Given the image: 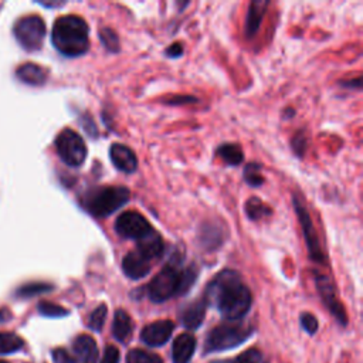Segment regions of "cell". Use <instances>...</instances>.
Listing matches in <instances>:
<instances>
[{"label": "cell", "instance_id": "obj_14", "mask_svg": "<svg viewBox=\"0 0 363 363\" xmlns=\"http://www.w3.org/2000/svg\"><path fill=\"white\" fill-rule=\"evenodd\" d=\"M109 157L113 166L123 173H133L138 169L136 155L122 143H113L111 146Z\"/></svg>", "mask_w": 363, "mask_h": 363}, {"label": "cell", "instance_id": "obj_16", "mask_svg": "<svg viewBox=\"0 0 363 363\" xmlns=\"http://www.w3.org/2000/svg\"><path fill=\"white\" fill-rule=\"evenodd\" d=\"M196 350V337L190 333H182L173 340L172 360L173 363H189Z\"/></svg>", "mask_w": 363, "mask_h": 363}, {"label": "cell", "instance_id": "obj_37", "mask_svg": "<svg viewBox=\"0 0 363 363\" xmlns=\"http://www.w3.org/2000/svg\"><path fill=\"white\" fill-rule=\"evenodd\" d=\"M342 85L343 86H347V88H356V89H360V86H362V78L360 77H357V78H354V79H352V81H342Z\"/></svg>", "mask_w": 363, "mask_h": 363}, {"label": "cell", "instance_id": "obj_28", "mask_svg": "<svg viewBox=\"0 0 363 363\" xmlns=\"http://www.w3.org/2000/svg\"><path fill=\"white\" fill-rule=\"evenodd\" d=\"M38 311L41 315L48 316V318H61V316L68 315V311L65 308L51 303V302H47V301H43L38 303Z\"/></svg>", "mask_w": 363, "mask_h": 363}, {"label": "cell", "instance_id": "obj_1", "mask_svg": "<svg viewBox=\"0 0 363 363\" xmlns=\"http://www.w3.org/2000/svg\"><path fill=\"white\" fill-rule=\"evenodd\" d=\"M203 298L207 305L214 306L224 319L231 322L242 319L252 303L251 291L234 269L220 271L207 285Z\"/></svg>", "mask_w": 363, "mask_h": 363}, {"label": "cell", "instance_id": "obj_2", "mask_svg": "<svg viewBox=\"0 0 363 363\" xmlns=\"http://www.w3.org/2000/svg\"><path fill=\"white\" fill-rule=\"evenodd\" d=\"M184 254L174 250L164 267L147 285V296L152 302H164L173 296L186 294L194 284L199 269L194 264L183 267Z\"/></svg>", "mask_w": 363, "mask_h": 363}, {"label": "cell", "instance_id": "obj_38", "mask_svg": "<svg viewBox=\"0 0 363 363\" xmlns=\"http://www.w3.org/2000/svg\"><path fill=\"white\" fill-rule=\"evenodd\" d=\"M0 363H7V362H4V360H0Z\"/></svg>", "mask_w": 363, "mask_h": 363}, {"label": "cell", "instance_id": "obj_18", "mask_svg": "<svg viewBox=\"0 0 363 363\" xmlns=\"http://www.w3.org/2000/svg\"><path fill=\"white\" fill-rule=\"evenodd\" d=\"M199 241L203 248H207L208 251L216 250L218 245L223 244L224 241V233L223 228L218 227L216 223H208L206 221L200 227L199 233Z\"/></svg>", "mask_w": 363, "mask_h": 363}, {"label": "cell", "instance_id": "obj_20", "mask_svg": "<svg viewBox=\"0 0 363 363\" xmlns=\"http://www.w3.org/2000/svg\"><path fill=\"white\" fill-rule=\"evenodd\" d=\"M17 77L30 85H43L47 81V71L41 65L28 62L17 69Z\"/></svg>", "mask_w": 363, "mask_h": 363}, {"label": "cell", "instance_id": "obj_4", "mask_svg": "<svg viewBox=\"0 0 363 363\" xmlns=\"http://www.w3.org/2000/svg\"><path fill=\"white\" fill-rule=\"evenodd\" d=\"M130 199L128 187L123 186H99L88 190L82 199V207L94 217L104 218L125 206Z\"/></svg>", "mask_w": 363, "mask_h": 363}, {"label": "cell", "instance_id": "obj_17", "mask_svg": "<svg viewBox=\"0 0 363 363\" xmlns=\"http://www.w3.org/2000/svg\"><path fill=\"white\" fill-rule=\"evenodd\" d=\"M268 6H269V1H264V0H254L250 3L248 13L245 17V35L248 38L254 37L259 30L261 21L265 16Z\"/></svg>", "mask_w": 363, "mask_h": 363}, {"label": "cell", "instance_id": "obj_22", "mask_svg": "<svg viewBox=\"0 0 363 363\" xmlns=\"http://www.w3.org/2000/svg\"><path fill=\"white\" fill-rule=\"evenodd\" d=\"M23 339L11 332H0V354H9L23 347Z\"/></svg>", "mask_w": 363, "mask_h": 363}, {"label": "cell", "instance_id": "obj_19", "mask_svg": "<svg viewBox=\"0 0 363 363\" xmlns=\"http://www.w3.org/2000/svg\"><path fill=\"white\" fill-rule=\"evenodd\" d=\"M133 330V323L129 313L123 309H118L113 315L112 322V335L118 342H126Z\"/></svg>", "mask_w": 363, "mask_h": 363}, {"label": "cell", "instance_id": "obj_27", "mask_svg": "<svg viewBox=\"0 0 363 363\" xmlns=\"http://www.w3.org/2000/svg\"><path fill=\"white\" fill-rule=\"evenodd\" d=\"M106 305L102 303L99 306H96L92 313L89 315L88 318V326L95 330V332H101L102 328H104V323H105V319H106Z\"/></svg>", "mask_w": 363, "mask_h": 363}, {"label": "cell", "instance_id": "obj_9", "mask_svg": "<svg viewBox=\"0 0 363 363\" xmlns=\"http://www.w3.org/2000/svg\"><path fill=\"white\" fill-rule=\"evenodd\" d=\"M152 230V225L149 221L138 211L128 210L118 216L115 221V231L122 237L128 240H140Z\"/></svg>", "mask_w": 363, "mask_h": 363}, {"label": "cell", "instance_id": "obj_5", "mask_svg": "<svg viewBox=\"0 0 363 363\" xmlns=\"http://www.w3.org/2000/svg\"><path fill=\"white\" fill-rule=\"evenodd\" d=\"M252 328L238 323H223L220 326H216L210 330L207 336L204 352L213 353L233 349L244 343L252 335Z\"/></svg>", "mask_w": 363, "mask_h": 363}, {"label": "cell", "instance_id": "obj_12", "mask_svg": "<svg viewBox=\"0 0 363 363\" xmlns=\"http://www.w3.org/2000/svg\"><path fill=\"white\" fill-rule=\"evenodd\" d=\"M174 329V323L169 319H162L146 325L140 332V340L152 347H157L164 345Z\"/></svg>", "mask_w": 363, "mask_h": 363}, {"label": "cell", "instance_id": "obj_29", "mask_svg": "<svg viewBox=\"0 0 363 363\" xmlns=\"http://www.w3.org/2000/svg\"><path fill=\"white\" fill-rule=\"evenodd\" d=\"M231 363H267V360L258 349H248L235 359H231Z\"/></svg>", "mask_w": 363, "mask_h": 363}, {"label": "cell", "instance_id": "obj_24", "mask_svg": "<svg viewBox=\"0 0 363 363\" xmlns=\"http://www.w3.org/2000/svg\"><path fill=\"white\" fill-rule=\"evenodd\" d=\"M128 363H163L162 357L142 349H132L126 356Z\"/></svg>", "mask_w": 363, "mask_h": 363}, {"label": "cell", "instance_id": "obj_33", "mask_svg": "<svg viewBox=\"0 0 363 363\" xmlns=\"http://www.w3.org/2000/svg\"><path fill=\"white\" fill-rule=\"evenodd\" d=\"M118 362H119V350L115 346H106L101 363H118Z\"/></svg>", "mask_w": 363, "mask_h": 363}, {"label": "cell", "instance_id": "obj_36", "mask_svg": "<svg viewBox=\"0 0 363 363\" xmlns=\"http://www.w3.org/2000/svg\"><path fill=\"white\" fill-rule=\"evenodd\" d=\"M184 101H187V104H191V102H194L196 101V98H193V96H182V95H179V96H172V98H169L167 101H166V104H169V105H182V104H186Z\"/></svg>", "mask_w": 363, "mask_h": 363}, {"label": "cell", "instance_id": "obj_25", "mask_svg": "<svg viewBox=\"0 0 363 363\" xmlns=\"http://www.w3.org/2000/svg\"><path fill=\"white\" fill-rule=\"evenodd\" d=\"M99 40L102 41L104 47L111 51V52H118L119 51V38L116 33L109 28V27H102L99 28Z\"/></svg>", "mask_w": 363, "mask_h": 363}, {"label": "cell", "instance_id": "obj_21", "mask_svg": "<svg viewBox=\"0 0 363 363\" xmlns=\"http://www.w3.org/2000/svg\"><path fill=\"white\" fill-rule=\"evenodd\" d=\"M217 155L230 166H237L244 159V152L237 143H223L217 147Z\"/></svg>", "mask_w": 363, "mask_h": 363}, {"label": "cell", "instance_id": "obj_35", "mask_svg": "<svg viewBox=\"0 0 363 363\" xmlns=\"http://www.w3.org/2000/svg\"><path fill=\"white\" fill-rule=\"evenodd\" d=\"M164 54L167 57H172V58H176V57H180L183 54V45L179 44V43H174L172 44L169 48H166Z\"/></svg>", "mask_w": 363, "mask_h": 363}, {"label": "cell", "instance_id": "obj_23", "mask_svg": "<svg viewBox=\"0 0 363 363\" xmlns=\"http://www.w3.org/2000/svg\"><path fill=\"white\" fill-rule=\"evenodd\" d=\"M245 213L250 220H259L271 214V208L267 204H264L258 197H251L245 203Z\"/></svg>", "mask_w": 363, "mask_h": 363}, {"label": "cell", "instance_id": "obj_34", "mask_svg": "<svg viewBox=\"0 0 363 363\" xmlns=\"http://www.w3.org/2000/svg\"><path fill=\"white\" fill-rule=\"evenodd\" d=\"M52 359L55 363H72V357L68 354L65 349H54L52 350Z\"/></svg>", "mask_w": 363, "mask_h": 363}, {"label": "cell", "instance_id": "obj_11", "mask_svg": "<svg viewBox=\"0 0 363 363\" xmlns=\"http://www.w3.org/2000/svg\"><path fill=\"white\" fill-rule=\"evenodd\" d=\"M155 262L156 261L147 254L135 248L125 254L122 259V271L130 279H140L150 272Z\"/></svg>", "mask_w": 363, "mask_h": 363}, {"label": "cell", "instance_id": "obj_13", "mask_svg": "<svg viewBox=\"0 0 363 363\" xmlns=\"http://www.w3.org/2000/svg\"><path fill=\"white\" fill-rule=\"evenodd\" d=\"M72 363H95L98 360L96 342L89 335H79L72 343Z\"/></svg>", "mask_w": 363, "mask_h": 363}, {"label": "cell", "instance_id": "obj_10", "mask_svg": "<svg viewBox=\"0 0 363 363\" xmlns=\"http://www.w3.org/2000/svg\"><path fill=\"white\" fill-rule=\"evenodd\" d=\"M315 284H316V289L319 292L320 299L323 301L325 306L329 309V312L337 319V322L340 325H346L347 318H346V312L342 306V303L337 301L336 298V292H335V286L330 281V278L325 274H319L315 272Z\"/></svg>", "mask_w": 363, "mask_h": 363}, {"label": "cell", "instance_id": "obj_6", "mask_svg": "<svg viewBox=\"0 0 363 363\" xmlns=\"http://www.w3.org/2000/svg\"><path fill=\"white\" fill-rule=\"evenodd\" d=\"M55 149L60 159L71 167H78L85 162L86 145L84 139L69 128H65L58 133Z\"/></svg>", "mask_w": 363, "mask_h": 363}, {"label": "cell", "instance_id": "obj_26", "mask_svg": "<svg viewBox=\"0 0 363 363\" xmlns=\"http://www.w3.org/2000/svg\"><path fill=\"white\" fill-rule=\"evenodd\" d=\"M244 179L247 184L251 187H258L264 183V177L261 174V166L258 163H248L244 169Z\"/></svg>", "mask_w": 363, "mask_h": 363}, {"label": "cell", "instance_id": "obj_3", "mask_svg": "<svg viewBox=\"0 0 363 363\" xmlns=\"http://www.w3.org/2000/svg\"><path fill=\"white\" fill-rule=\"evenodd\" d=\"M89 30L82 17L68 14L55 20L51 40L54 47L67 57H79L89 48Z\"/></svg>", "mask_w": 363, "mask_h": 363}, {"label": "cell", "instance_id": "obj_31", "mask_svg": "<svg viewBox=\"0 0 363 363\" xmlns=\"http://www.w3.org/2000/svg\"><path fill=\"white\" fill-rule=\"evenodd\" d=\"M301 325L309 335H313L318 330V319L309 312H303L301 315Z\"/></svg>", "mask_w": 363, "mask_h": 363}, {"label": "cell", "instance_id": "obj_8", "mask_svg": "<svg viewBox=\"0 0 363 363\" xmlns=\"http://www.w3.org/2000/svg\"><path fill=\"white\" fill-rule=\"evenodd\" d=\"M292 201H294V208H295V213L298 216V220H299L303 237H305V242H306L309 258L312 261H315V262H325L326 257H325V254L322 251V247L319 244V238H318L316 230L313 227V223L311 220V216H309L303 201L298 196H294Z\"/></svg>", "mask_w": 363, "mask_h": 363}, {"label": "cell", "instance_id": "obj_32", "mask_svg": "<svg viewBox=\"0 0 363 363\" xmlns=\"http://www.w3.org/2000/svg\"><path fill=\"white\" fill-rule=\"evenodd\" d=\"M292 149L294 152L298 155V156H302L305 149H306V138L305 135L302 133H296L294 135V139H292Z\"/></svg>", "mask_w": 363, "mask_h": 363}, {"label": "cell", "instance_id": "obj_15", "mask_svg": "<svg viewBox=\"0 0 363 363\" xmlns=\"http://www.w3.org/2000/svg\"><path fill=\"white\" fill-rule=\"evenodd\" d=\"M206 306H207V303H206L204 298L186 305L180 311V315H179L182 325L187 329H197L204 319Z\"/></svg>", "mask_w": 363, "mask_h": 363}, {"label": "cell", "instance_id": "obj_30", "mask_svg": "<svg viewBox=\"0 0 363 363\" xmlns=\"http://www.w3.org/2000/svg\"><path fill=\"white\" fill-rule=\"evenodd\" d=\"M51 289H52V286L47 285V284H30V285H26L23 288H20L18 295L20 296H34L37 294L47 292V291H51Z\"/></svg>", "mask_w": 363, "mask_h": 363}, {"label": "cell", "instance_id": "obj_7", "mask_svg": "<svg viewBox=\"0 0 363 363\" xmlns=\"http://www.w3.org/2000/svg\"><path fill=\"white\" fill-rule=\"evenodd\" d=\"M13 31L23 48L28 51H35L43 45L45 37V24L41 17L31 14L21 17L14 24Z\"/></svg>", "mask_w": 363, "mask_h": 363}]
</instances>
